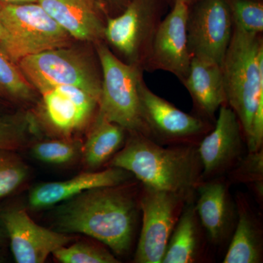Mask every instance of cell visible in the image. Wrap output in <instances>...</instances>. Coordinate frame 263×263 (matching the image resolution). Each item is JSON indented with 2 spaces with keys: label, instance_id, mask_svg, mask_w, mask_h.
Segmentation results:
<instances>
[{
  "label": "cell",
  "instance_id": "6da1fadb",
  "mask_svg": "<svg viewBox=\"0 0 263 263\" xmlns=\"http://www.w3.org/2000/svg\"><path fill=\"white\" fill-rule=\"evenodd\" d=\"M124 184L92 189L59 208V232L80 233L95 238L123 255L130 249L140 209L139 197Z\"/></svg>",
  "mask_w": 263,
  "mask_h": 263
},
{
  "label": "cell",
  "instance_id": "7a4b0ae2",
  "mask_svg": "<svg viewBox=\"0 0 263 263\" xmlns=\"http://www.w3.org/2000/svg\"><path fill=\"white\" fill-rule=\"evenodd\" d=\"M195 145L164 147L137 132H128L124 146L109 166L125 170L143 186L195 200L202 166Z\"/></svg>",
  "mask_w": 263,
  "mask_h": 263
},
{
  "label": "cell",
  "instance_id": "3957f363",
  "mask_svg": "<svg viewBox=\"0 0 263 263\" xmlns=\"http://www.w3.org/2000/svg\"><path fill=\"white\" fill-rule=\"evenodd\" d=\"M227 105L236 114L246 145L263 146V36L233 23V32L221 64Z\"/></svg>",
  "mask_w": 263,
  "mask_h": 263
},
{
  "label": "cell",
  "instance_id": "277c9868",
  "mask_svg": "<svg viewBox=\"0 0 263 263\" xmlns=\"http://www.w3.org/2000/svg\"><path fill=\"white\" fill-rule=\"evenodd\" d=\"M17 65L38 95L57 86H72L101 96V65L91 43H74L41 52L22 59Z\"/></svg>",
  "mask_w": 263,
  "mask_h": 263
},
{
  "label": "cell",
  "instance_id": "5b68a950",
  "mask_svg": "<svg viewBox=\"0 0 263 263\" xmlns=\"http://www.w3.org/2000/svg\"><path fill=\"white\" fill-rule=\"evenodd\" d=\"M5 32L0 48L15 63L41 52L75 42L37 3L0 5Z\"/></svg>",
  "mask_w": 263,
  "mask_h": 263
},
{
  "label": "cell",
  "instance_id": "8992f818",
  "mask_svg": "<svg viewBox=\"0 0 263 263\" xmlns=\"http://www.w3.org/2000/svg\"><path fill=\"white\" fill-rule=\"evenodd\" d=\"M94 46L103 76L97 116L122 126L128 132L148 137L140 113L138 97V84L144 71L119 60L104 41Z\"/></svg>",
  "mask_w": 263,
  "mask_h": 263
},
{
  "label": "cell",
  "instance_id": "52a82bcc",
  "mask_svg": "<svg viewBox=\"0 0 263 263\" xmlns=\"http://www.w3.org/2000/svg\"><path fill=\"white\" fill-rule=\"evenodd\" d=\"M164 0H131L120 14L107 18L104 42L124 63L144 71L162 22Z\"/></svg>",
  "mask_w": 263,
  "mask_h": 263
},
{
  "label": "cell",
  "instance_id": "ba28073f",
  "mask_svg": "<svg viewBox=\"0 0 263 263\" xmlns=\"http://www.w3.org/2000/svg\"><path fill=\"white\" fill-rule=\"evenodd\" d=\"M140 113L148 138L159 144L197 146L214 124L198 116L185 113L155 94L143 77L138 84Z\"/></svg>",
  "mask_w": 263,
  "mask_h": 263
},
{
  "label": "cell",
  "instance_id": "9c48e42d",
  "mask_svg": "<svg viewBox=\"0 0 263 263\" xmlns=\"http://www.w3.org/2000/svg\"><path fill=\"white\" fill-rule=\"evenodd\" d=\"M186 202L176 194L143 185L139 197L143 223L135 262L162 263L173 230Z\"/></svg>",
  "mask_w": 263,
  "mask_h": 263
},
{
  "label": "cell",
  "instance_id": "30bf717a",
  "mask_svg": "<svg viewBox=\"0 0 263 263\" xmlns=\"http://www.w3.org/2000/svg\"><path fill=\"white\" fill-rule=\"evenodd\" d=\"M233 32V18L224 0H197L189 6L186 36L192 57L221 65Z\"/></svg>",
  "mask_w": 263,
  "mask_h": 263
},
{
  "label": "cell",
  "instance_id": "8fae6325",
  "mask_svg": "<svg viewBox=\"0 0 263 263\" xmlns=\"http://www.w3.org/2000/svg\"><path fill=\"white\" fill-rule=\"evenodd\" d=\"M40 95L37 122L62 138L90 127L98 113L100 98L81 88L57 86Z\"/></svg>",
  "mask_w": 263,
  "mask_h": 263
},
{
  "label": "cell",
  "instance_id": "7c38bea8",
  "mask_svg": "<svg viewBox=\"0 0 263 263\" xmlns=\"http://www.w3.org/2000/svg\"><path fill=\"white\" fill-rule=\"evenodd\" d=\"M219 110L214 127L197 146L202 181L224 176L245 157V138L236 114L227 104Z\"/></svg>",
  "mask_w": 263,
  "mask_h": 263
},
{
  "label": "cell",
  "instance_id": "4fadbf2b",
  "mask_svg": "<svg viewBox=\"0 0 263 263\" xmlns=\"http://www.w3.org/2000/svg\"><path fill=\"white\" fill-rule=\"evenodd\" d=\"M189 5L176 2L157 29L144 72L163 70L182 82L189 73L192 56L189 51L186 21Z\"/></svg>",
  "mask_w": 263,
  "mask_h": 263
},
{
  "label": "cell",
  "instance_id": "5bb4252c",
  "mask_svg": "<svg viewBox=\"0 0 263 263\" xmlns=\"http://www.w3.org/2000/svg\"><path fill=\"white\" fill-rule=\"evenodd\" d=\"M0 217L18 263H43L50 254L72 240L66 233L36 224L24 209H8Z\"/></svg>",
  "mask_w": 263,
  "mask_h": 263
},
{
  "label": "cell",
  "instance_id": "9a60e30c",
  "mask_svg": "<svg viewBox=\"0 0 263 263\" xmlns=\"http://www.w3.org/2000/svg\"><path fill=\"white\" fill-rule=\"evenodd\" d=\"M230 184L222 176L202 180L197 188V216L208 240L214 245L226 242L236 224V205L230 194Z\"/></svg>",
  "mask_w": 263,
  "mask_h": 263
},
{
  "label": "cell",
  "instance_id": "2e32d148",
  "mask_svg": "<svg viewBox=\"0 0 263 263\" xmlns=\"http://www.w3.org/2000/svg\"><path fill=\"white\" fill-rule=\"evenodd\" d=\"M37 3L77 42L104 41L107 15L98 0H37Z\"/></svg>",
  "mask_w": 263,
  "mask_h": 263
},
{
  "label": "cell",
  "instance_id": "e0dca14e",
  "mask_svg": "<svg viewBox=\"0 0 263 263\" xmlns=\"http://www.w3.org/2000/svg\"><path fill=\"white\" fill-rule=\"evenodd\" d=\"M132 176L125 170L110 167L99 172L78 175L66 181L43 183L29 194V203L33 209H44L67 201L92 189L124 184Z\"/></svg>",
  "mask_w": 263,
  "mask_h": 263
},
{
  "label": "cell",
  "instance_id": "ac0fdd59",
  "mask_svg": "<svg viewBox=\"0 0 263 263\" xmlns=\"http://www.w3.org/2000/svg\"><path fill=\"white\" fill-rule=\"evenodd\" d=\"M181 84L191 96L195 115L215 124L216 111L227 104L221 65L192 57L188 75Z\"/></svg>",
  "mask_w": 263,
  "mask_h": 263
},
{
  "label": "cell",
  "instance_id": "d6986e66",
  "mask_svg": "<svg viewBox=\"0 0 263 263\" xmlns=\"http://www.w3.org/2000/svg\"><path fill=\"white\" fill-rule=\"evenodd\" d=\"M237 220L223 262H262V230L260 222L243 195L236 201Z\"/></svg>",
  "mask_w": 263,
  "mask_h": 263
},
{
  "label": "cell",
  "instance_id": "ffe728a7",
  "mask_svg": "<svg viewBox=\"0 0 263 263\" xmlns=\"http://www.w3.org/2000/svg\"><path fill=\"white\" fill-rule=\"evenodd\" d=\"M202 230L195 200L186 202L173 230L162 263L198 262L203 251Z\"/></svg>",
  "mask_w": 263,
  "mask_h": 263
},
{
  "label": "cell",
  "instance_id": "44dd1931",
  "mask_svg": "<svg viewBox=\"0 0 263 263\" xmlns=\"http://www.w3.org/2000/svg\"><path fill=\"white\" fill-rule=\"evenodd\" d=\"M84 146L85 163L89 167H100L124 146L127 131L116 123L96 116L90 126Z\"/></svg>",
  "mask_w": 263,
  "mask_h": 263
},
{
  "label": "cell",
  "instance_id": "7402d4cb",
  "mask_svg": "<svg viewBox=\"0 0 263 263\" xmlns=\"http://www.w3.org/2000/svg\"><path fill=\"white\" fill-rule=\"evenodd\" d=\"M37 96L18 65L0 48V97L12 103L29 104Z\"/></svg>",
  "mask_w": 263,
  "mask_h": 263
},
{
  "label": "cell",
  "instance_id": "603a6c76",
  "mask_svg": "<svg viewBox=\"0 0 263 263\" xmlns=\"http://www.w3.org/2000/svg\"><path fill=\"white\" fill-rule=\"evenodd\" d=\"M34 114L25 111L0 116V148L19 149L37 130Z\"/></svg>",
  "mask_w": 263,
  "mask_h": 263
},
{
  "label": "cell",
  "instance_id": "cb8c5ba5",
  "mask_svg": "<svg viewBox=\"0 0 263 263\" xmlns=\"http://www.w3.org/2000/svg\"><path fill=\"white\" fill-rule=\"evenodd\" d=\"M228 181L231 183H243L249 185L259 200L263 196V148L248 155L239 161L228 173Z\"/></svg>",
  "mask_w": 263,
  "mask_h": 263
},
{
  "label": "cell",
  "instance_id": "d4e9b609",
  "mask_svg": "<svg viewBox=\"0 0 263 263\" xmlns=\"http://www.w3.org/2000/svg\"><path fill=\"white\" fill-rule=\"evenodd\" d=\"M28 176V167L13 151L0 148V200L14 193Z\"/></svg>",
  "mask_w": 263,
  "mask_h": 263
},
{
  "label": "cell",
  "instance_id": "484cf974",
  "mask_svg": "<svg viewBox=\"0 0 263 263\" xmlns=\"http://www.w3.org/2000/svg\"><path fill=\"white\" fill-rule=\"evenodd\" d=\"M62 263H118L119 259L111 252L99 246L78 242L57 249L53 254Z\"/></svg>",
  "mask_w": 263,
  "mask_h": 263
},
{
  "label": "cell",
  "instance_id": "4316f807",
  "mask_svg": "<svg viewBox=\"0 0 263 263\" xmlns=\"http://www.w3.org/2000/svg\"><path fill=\"white\" fill-rule=\"evenodd\" d=\"M233 18V23L246 32L263 33L262 0H224Z\"/></svg>",
  "mask_w": 263,
  "mask_h": 263
},
{
  "label": "cell",
  "instance_id": "83f0119b",
  "mask_svg": "<svg viewBox=\"0 0 263 263\" xmlns=\"http://www.w3.org/2000/svg\"><path fill=\"white\" fill-rule=\"evenodd\" d=\"M78 152V143L65 138L38 142L32 148V154L34 158L45 163L52 164L70 162L75 159Z\"/></svg>",
  "mask_w": 263,
  "mask_h": 263
},
{
  "label": "cell",
  "instance_id": "f1b7e54d",
  "mask_svg": "<svg viewBox=\"0 0 263 263\" xmlns=\"http://www.w3.org/2000/svg\"><path fill=\"white\" fill-rule=\"evenodd\" d=\"M103 5L108 17L120 14L127 8L131 0H98Z\"/></svg>",
  "mask_w": 263,
  "mask_h": 263
},
{
  "label": "cell",
  "instance_id": "f546056e",
  "mask_svg": "<svg viewBox=\"0 0 263 263\" xmlns=\"http://www.w3.org/2000/svg\"><path fill=\"white\" fill-rule=\"evenodd\" d=\"M5 4H20V3H37V0H0Z\"/></svg>",
  "mask_w": 263,
  "mask_h": 263
},
{
  "label": "cell",
  "instance_id": "4dcf8cb0",
  "mask_svg": "<svg viewBox=\"0 0 263 263\" xmlns=\"http://www.w3.org/2000/svg\"><path fill=\"white\" fill-rule=\"evenodd\" d=\"M164 1L166 3H167V4L171 5V6H172V5H174L175 3H176V2L179 1L186 3V4H188L189 6H190V5H193L194 3H195L197 0H164Z\"/></svg>",
  "mask_w": 263,
  "mask_h": 263
},
{
  "label": "cell",
  "instance_id": "1f68e13d",
  "mask_svg": "<svg viewBox=\"0 0 263 263\" xmlns=\"http://www.w3.org/2000/svg\"><path fill=\"white\" fill-rule=\"evenodd\" d=\"M5 38V32L0 22V44L4 41Z\"/></svg>",
  "mask_w": 263,
  "mask_h": 263
},
{
  "label": "cell",
  "instance_id": "d6a6232c",
  "mask_svg": "<svg viewBox=\"0 0 263 263\" xmlns=\"http://www.w3.org/2000/svg\"><path fill=\"white\" fill-rule=\"evenodd\" d=\"M3 238V233H2V230L0 229V240Z\"/></svg>",
  "mask_w": 263,
  "mask_h": 263
}]
</instances>
